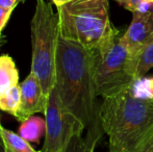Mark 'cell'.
I'll return each mask as SVG.
<instances>
[{
	"mask_svg": "<svg viewBox=\"0 0 153 152\" xmlns=\"http://www.w3.org/2000/svg\"><path fill=\"white\" fill-rule=\"evenodd\" d=\"M55 87L65 108L87 130V144L95 149L104 131L100 121V104L97 103L92 52L61 36L55 63Z\"/></svg>",
	"mask_w": 153,
	"mask_h": 152,
	"instance_id": "1",
	"label": "cell"
},
{
	"mask_svg": "<svg viewBox=\"0 0 153 152\" xmlns=\"http://www.w3.org/2000/svg\"><path fill=\"white\" fill-rule=\"evenodd\" d=\"M100 121L109 152H140L153 136V101L135 97L128 87L103 98Z\"/></svg>",
	"mask_w": 153,
	"mask_h": 152,
	"instance_id": "2",
	"label": "cell"
},
{
	"mask_svg": "<svg viewBox=\"0 0 153 152\" xmlns=\"http://www.w3.org/2000/svg\"><path fill=\"white\" fill-rule=\"evenodd\" d=\"M59 36L93 51L116 36L119 29L109 18L108 0H72L57 7Z\"/></svg>",
	"mask_w": 153,
	"mask_h": 152,
	"instance_id": "3",
	"label": "cell"
},
{
	"mask_svg": "<svg viewBox=\"0 0 153 152\" xmlns=\"http://www.w3.org/2000/svg\"><path fill=\"white\" fill-rule=\"evenodd\" d=\"M31 71L48 97L55 85V63L59 39V16L52 4L46 0H36L30 22Z\"/></svg>",
	"mask_w": 153,
	"mask_h": 152,
	"instance_id": "4",
	"label": "cell"
},
{
	"mask_svg": "<svg viewBox=\"0 0 153 152\" xmlns=\"http://www.w3.org/2000/svg\"><path fill=\"white\" fill-rule=\"evenodd\" d=\"M122 31L91 51L96 94L107 98L130 87L135 76V57L121 42Z\"/></svg>",
	"mask_w": 153,
	"mask_h": 152,
	"instance_id": "5",
	"label": "cell"
},
{
	"mask_svg": "<svg viewBox=\"0 0 153 152\" xmlns=\"http://www.w3.org/2000/svg\"><path fill=\"white\" fill-rule=\"evenodd\" d=\"M46 134L42 152H64L75 134H82L83 125L62 105L56 87L48 96L46 110Z\"/></svg>",
	"mask_w": 153,
	"mask_h": 152,
	"instance_id": "6",
	"label": "cell"
},
{
	"mask_svg": "<svg viewBox=\"0 0 153 152\" xmlns=\"http://www.w3.org/2000/svg\"><path fill=\"white\" fill-rule=\"evenodd\" d=\"M20 87L21 103L15 118L21 123L38 113L45 114L48 97L45 96L40 81L32 72L24 79Z\"/></svg>",
	"mask_w": 153,
	"mask_h": 152,
	"instance_id": "7",
	"label": "cell"
},
{
	"mask_svg": "<svg viewBox=\"0 0 153 152\" xmlns=\"http://www.w3.org/2000/svg\"><path fill=\"white\" fill-rule=\"evenodd\" d=\"M153 39V12H134L132 20L122 33L121 42L125 47L137 55L145 45Z\"/></svg>",
	"mask_w": 153,
	"mask_h": 152,
	"instance_id": "8",
	"label": "cell"
},
{
	"mask_svg": "<svg viewBox=\"0 0 153 152\" xmlns=\"http://www.w3.org/2000/svg\"><path fill=\"white\" fill-rule=\"evenodd\" d=\"M19 136L29 143L40 144V141L46 134V122L36 116H32L25 121L21 122L18 129Z\"/></svg>",
	"mask_w": 153,
	"mask_h": 152,
	"instance_id": "9",
	"label": "cell"
},
{
	"mask_svg": "<svg viewBox=\"0 0 153 152\" xmlns=\"http://www.w3.org/2000/svg\"><path fill=\"white\" fill-rule=\"evenodd\" d=\"M19 72L8 54L0 56V92L19 85Z\"/></svg>",
	"mask_w": 153,
	"mask_h": 152,
	"instance_id": "10",
	"label": "cell"
},
{
	"mask_svg": "<svg viewBox=\"0 0 153 152\" xmlns=\"http://www.w3.org/2000/svg\"><path fill=\"white\" fill-rule=\"evenodd\" d=\"M0 138L7 152H42L36 150L30 143L19 136V133L3 127L2 124L0 125Z\"/></svg>",
	"mask_w": 153,
	"mask_h": 152,
	"instance_id": "11",
	"label": "cell"
},
{
	"mask_svg": "<svg viewBox=\"0 0 153 152\" xmlns=\"http://www.w3.org/2000/svg\"><path fill=\"white\" fill-rule=\"evenodd\" d=\"M21 103L20 85L0 92V110L16 116Z\"/></svg>",
	"mask_w": 153,
	"mask_h": 152,
	"instance_id": "12",
	"label": "cell"
},
{
	"mask_svg": "<svg viewBox=\"0 0 153 152\" xmlns=\"http://www.w3.org/2000/svg\"><path fill=\"white\" fill-rule=\"evenodd\" d=\"M135 57V76L142 78L153 68V39L142 50L134 55Z\"/></svg>",
	"mask_w": 153,
	"mask_h": 152,
	"instance_id": "13",
	"label": "cell"
},
{
	"mask_svg": "<svg viewBox=\"0 0 153 152\" xmlns=\"http://www.w3.org/2000/svg\"><path fill=\"white\" fill-rule=\"evenodd\" d=\"M130 91L135 97L153 101V76L135 79L130 85Z\"/></svg>",
	"mask_w": 153,
	"mask_h": 152,
	"instance_id": "14",
	"label": "cell"
},
{
	"mask_svg": "<svg viewBox=\"0 0 153 152\" xmlns=\"http://www.w3.org/2000/svg\"><path fill=\"white\" fill-rule=\"evenodd\" d=\"M120 6L131 13L153 12V0H114Z\"/></svg>",
	"mask_w": 153,
	"mask_h": 152,
	"instance_id": "15",
	"label": "cell"
},
{
	"mask_svg": "<svg viewBox=\"0 0 153 152\" xmlns=\"http://www.w3.org/2000/svg\"><path fill=\"white\" fill-rule=\"evenodd\" d=\"M95 149L87 144L82 134H75L67 145L64 152H94Z\"/></svg>",
	"mask_w": 153,
	"mask_h": 152,
	"instance_id": "16",
	"label": "cell"
},
{
	"mask_svg": "<svg viewBox=\"0 0 153 152\" xmlns=\"http://www.w3.org/2000/svg\"><path fill=\"white\" fill-rule=\"evenodd\" d=\"M12 13H13L12 10H6V8L0 7V31L5 27Z\"/></svg>",
	"mask_w": 153,
	"mask_h": 152,
	"instance_id": "17",
	"label": "cell"
},
{
	"mask_svg": "<svg viewBox=\"0 0 153 152\" xmlns=\"http://www.w3.org/2000/svg\"><path fill=\"white\" fill-rule=\"evenodd\" d=\"M22 1H24V0H0V7L14 10L19 2Z\"/></svg>",
	"mask_w": 153,
	"mask_h": 152,
	"instance_id": "18",
	"label": "cell"
},
{
	"mask_svg": "<svg viewBox=\"0 0 153 152\" xmlns=\"http://www.w3.org/2000/svg\"><path fill=\"white\" fill-rule=\"evenodd\" d=\"M140 152H153V136Z\"/></svg>",
	"mask_w": 153,
	"mask_h": 152,
	"instance_id": "19",
	"label": "cell"
},
{
	"mask_svg": "<svg viewBox=\"0 0 153 152\" xmlns=\"http://www.w3.org/2000/svg\"><path fill=\"white\" fill-rule=\"evenodd\" d=\"M70 1H72V0H51V2H52L56 7H59V6L65 5V4L69 3Z\"/></svg>",
	"mask_w": 153,
	"mask_h": 152,
	"instance_id": "20",
	"label": "cell"
},
{
	"mask_svg": "<svg viewBox=\"0 0 153 152\" xmlns=\"http://www.w3.org/2000/svg\"><path fill=\"white\" fill-rule=\"evenodd\" d=\"M0 152H7L5 149V146H4L3 142H2L1 138H0Z\"/></svg>",
	"mask_w": 153,
	"mask_h": 152,
	"instance_id": "21",
	"label": "cell"
},
{
	"mask_svg": "<svg viewBox=\"0 0 153 152\" xmlns=\"http://www.w3.org/2000/svg\"><path fill=\"white\" fill-rule=\"evenodd\" d=\"M0 125H1V115H0Z\"/></svg>",
	"mask_w": 153,
	"mask_h": 152,
	"instance_id": "22",
	"label": "cell"
},
{
	"mask_svg": "<svg viewBox=\"0 0 153 152\" xmlns=\"http://www.w3.org/2000/svg\"><path fill=\"white\" fill-rule=\"evenodd\" d=\"M0 35H1V31H0Z\"/></svg>",
	"mask_w": 153,
	"mask_h": 152,
	"instance_id": "23",
	"label": "cell"
}]
</instances>
